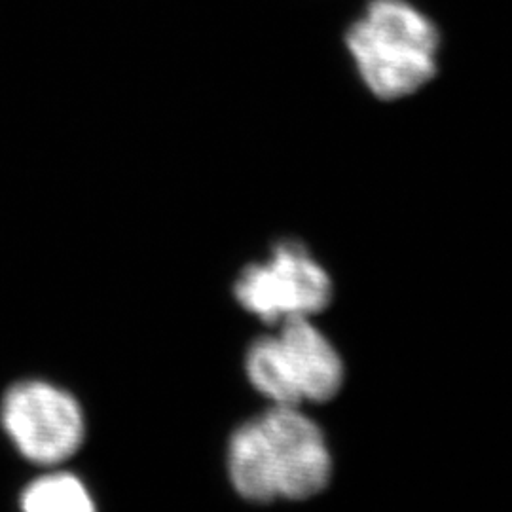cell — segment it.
Returning <instances> with one entry per match:
<instances>
[{
  "label": "cell",
  "mask_w": 512,
  "mask_h": 512,
  "mask_svg": "<svg viewBox=\"0 0 512 512\" xmlns=\"http://www.w3.org/2000/svg\"><path fill=\"white\" fill-rule=\"evenodd\" d=\"M228 478L243 499L272 503L321 494L332 475L329 444L315 421L296 406H275L232 433Z\"/></svg>",
  "instance_id": "obj_1"
},
{
  "label": "cell",
  "mask_w": 512,
  "mask_h": 512,
  "mask_svg": "<svg viewBox=\"0 0 512 512\" xmlns=\"http://www.w3.org/2000/svg\"><path fill=\"white\" fill-rule=\"evenodd\" d=\"M346 44L366 88L384 101L418 92L437 74L439 31L406 0H372Z\"/></svg>",
  "instance_id": "obj_2"
},
{
  "label": "cell",
  "mask_w": 512,
  "mask_h": 512,
  "mask_svg": "<svg viewBox=\"0 0 512 512\" xmlns=\"http://www.w3.org/2000/svg\"><path fill=\"white\" fill-rule=\"evenodd\" d=\"M251 385L275 406L327 403L344 385V361L311 319L277 325L255 340L245 355Z\"/></svg>",
  "instance_id": "obj_3"
},
{
  "label": "cell",
  "mask_w": 512,
  "mask_h": 512,
  "mask_svg": "<svg viewBox=\"0 0 512 512\" xmlns=\"http://www.w3.org/2000/svg\"><path fill=\"white\" fill-rule=\"evenodd\" d=\"M332 294L327 270L294 239L279 241L266 260L245 266L234 283L239 306L270 325L311 319L327 310Z\"/></svg>",
  "instance_id": "obj_4"
},
{
  "label": "cell",
  "mask_w": 512,
  "mask_h": 512,
  "mask_svg": "<svg viewBox=\"0 0 512 512\" xmlns=\"http://www.w3.org/2000/svg\"><path fill=\"white\" fill-rule=\"evenodd\" d=\"M0 423L19 454L44 467L73 458L86 437L80 403L67 389L44 380L8 387L0 403Z\"/></svg>",
  "instance_id": "obj_5"
},
{
  "label": "cell",
  "mask_w": 512,
  "mask_h": 512,
  "mask_svg": "<svg viewBox=\"0 0 512 512\" xmlns=\"http://www.w3.org/2000/svg\"><path fill=\"white\" fill-rule=\"evenodd\" d=\"M21 512H99L86 484L71 473L38 476L21 492Z\"/></svg>",
  "instance_id": "obj_6"
}]
</instances>
